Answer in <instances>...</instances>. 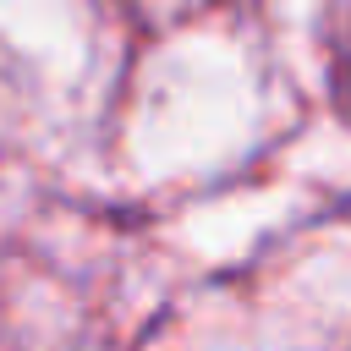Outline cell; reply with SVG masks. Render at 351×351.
Segmentation results:
<instances>
[{
    "label": "cell",
    "instance_id": "obj_1",
    "mask_svg": "<svg viewBox=\"0 0 351 351\" xmlns=\"http://www.w3.org/2000/svg\"><path fill=\"white\" fill-rule=\"evenodd\" d=\"M335 93H340V110L351 115V16H346L340 44H335Z\"/></svg>",
    "mask_w": 351,
    "mask_h": 351
}]
</instances>
